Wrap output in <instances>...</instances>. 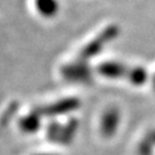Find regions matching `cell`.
Returning a JSON list of instances; mask_svg holds the SVG:
<instances>
[{
	"instance_id": "9",
	"label": "cell",
	"mask_w": 155,
	"mask_h": 155,
	"mask_svg": "<svg viewBox=\"0 0 155 155\" xmlns=\"http://www.w3.org/2000/svg\"><path fill=\"white\" fill-rule=\"evenodd\" d=\"M78 130V120L76 118H70L68 122L66 123V125H63L62 129L61 137H60V144L62 145H69L71 143L74 138H75V134Z\"/></svg>"
},
{
	"instance_id": "4",
	"label": "cell",
	"mask_w": 155,
	"mask_h": 155,
	"mask_svg": "<svg viewBox=\"0 0 155 155\" xmlns=\"http://www.w3.org/2000/svg\"><path fill=\"white\" fill-rule=\"evenodd\" d=\"M120 120H121V115L118 109L115 107L108 108L101 117V122H100L101 134L106 138H111L118 129Z\"/></svg>"
},
{
	"instance_id": "13",
	"label": "cell",
	"mask_w": 155,
	"mask_h": 155,
	"mask_svg": "<svg viewBox=\"0 0 155 155\" xmlns=\"http://www.w3.org/2000/svg\"><path fill=\"white\" fill-rule=\"evenodd\" d=\"M152 84H153V89L155 91V74L153 75V77H152Z\"/></svg>"
},
{
	"instance_id": "12",
	"label": "cell",
	"mask_w": 155,
	"mask_h": 155,
	"mask_svg": "<svg viewBox=\"0 0 155 155\" xmlns=\"http://www.w3.org/2000/svg\"><path fill=\"white\" fill-rule=\"evenodd\" d=\"M148 134L150 136V138H152V140H153V143L155 144V130H152V131H150V132H148Z\"/></svg>"
},
{
	"instance_id": "10",
	"label": "cell",
	"mask_w": 155,
	"mask_h": 155,
	"mask_svg": "<svg viewBox=\"0 0 155 155\" xmlns=\"http://www.w3.org/2000/svg\"><path fill=\"white\" fill-rule=\"evenodd\" d=\"M62 129H63V125H61L56 121H52L51 123H48L47 129H46V137H47V139L51 140L52 143H59L62 133Z\"/></svg>"
},
{
	"instance_id": "5",
	"label": "cell",
	"mask_w": 155,
	"mask_h": 155,
	"mask_svg": "<svg viewBox=\"0 0 155 155\" xmlns=\"http://www.w3.org/2000/svg\"><path fill=\"white\" fill-rule=\"evenodd\" d=\"M127 70L129 69L127 68V66L118 61L102 62L97 68V71L99 72L101 76L106 78H110V79H117V78L125 76L127 74Z\"/></svg>"
},
{
	"instance_id": "3",
	"label": "cell",
	"mask_w": 155,
	"mask_h": 155,
	"mask_svg": "<svg viewBox=\"0 0 155 155\" xmlns=\"http://www.w3.org/2000/svg\"><path fill=\"white\" fill-rule=\"evenodd\" d=\"M79 106H81V101L78 98L69 97V98H64L50 105L38 107L36 108V110L41 115V117H55L58 115L69 114L71 111L76 110L79 108Z\"/></svg>"
},
{
	"instance_id": "1",
	"label": "cell",
	"mask_w": 155,
	"mask_h": 155,
	"mask_svg": "<svg viewBox=\"0 0 155 155\" xmlns=\"http://www.w3.org/2000/svg\"><path fill=\"white\" fill-rule=\"evenodd\" d=\"M120 32H121V30H120L118 25H116V24L108 25L98 35L97 38H94L86 46H84L83 50L79 53V59L84 60V61H87L90 59L100 54L106 45L113 40H115L118 37Z\"/></svg>"
},
{
	"instance_id": "11",
	"label": "cell",
	"mask_w": 155,
	"mask_h": 155,
	"mask_svg": "<svg viewBox=\"0 0 155 155\" xmlns=\"http://www.w3.org/2000/svg\"><path fill=\"white\" fill-rule=\"evenodd\" d=\"M154 147H155V144L153 143L150 136L147 132L145 134L144 139L138 144L137 153H138V155H153Z\"/></svg>"
},
{
	"instance_id": "6",
	"label": "cell",
	"mask_w": 155,
	"mask_h": 155,
	"mask_svg": "<svg viewBox=\"0 0 155 155\" xmlns=\"http://www.w3.org/2000/svg\"><path fill=\"white\" fill-rule=\"evenodd\" d=\"M38 13L46 18H52L58 14L60 5L58 0H35Z\"/></svg>"
},
{
	"instance_id": "7",
	"label": "cell",
	"mask_w": 155,
	"mask_h": 155,
	"mask_svg": "<svg viewBox=\"0 0 155 155\" xmlns=\"http://www.w3.org/2000/svg\"><path fill=\"white\" fill-rule=\"evenodd\" d=\"M20 127L24 132H36L39 127H41V115L35 109L32 113L24 116L20 121Z\"/></svg>"
},
{
	"instance_id": "2",
	"label": "cell",
	"mask_w": 155,
	"mask_h": 155,
	"mask_svg": "<svg viewBox=\"0 0 155 155\" xmlns=\"http://www.w3.org/2000/svg\"><path fill=\"white\" fill-rule=\"evenodd\" d=\"M61 75L66 81L71 83L90 84L93 81V71L89 62L81 59L64 64L61 68Z\"/></svg>"
},
{
	"instance_id": "14",
	"label": "cell",
	"mask_w": 155,
	"mask_h": 155,
	"mask_svg": "<svg viewBox=\"0 0 155 155\" xmlns=\"http://www.w3.org/2000/svg\"><path fill=\"white\" fill-rule=\"evenodd\" d=\"M38 155H51V154H38Z\"/></svg>"
},
{
	"instance_id": "8",
	"label": "cell",
	"mask_w": 155,
	"mask_h": 155,
	"mask_svg": "<svg viewBox=\"0 0 155 155\" xmlns=\"http://www.w3.org/2000/svg\"><path fill=\"white\" fill-rule=\"evenodd\" d=\"M127 79L129 82L136 86H140V85H144L147 79H148V72L145 69L144 67L136 66L129 69L127 70Z\"/></svg>"
}]
</instances>
